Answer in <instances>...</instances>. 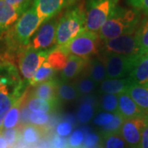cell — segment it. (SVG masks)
<instances>
[{
  "instance_id": "20",
  "label": "cell",
  "mask_w": 148,
  "mask_h": 148,
  "mask_svg": "<svg viewBox=\"0 0 148 148\" xmlns=\"http://www.w3.org/2000/svg\"><path fill=\"white\" fill-rule=\"evenodd\" d=\"M89 77L95 84L102 82L107 78L106 69L103 58L97 57L95 58H90L89 62Z\"/></svg>"
},
{
  "instance_id": "28",
  "label": "cell",
  "mask_w": 148,
  "mask_h": 148,
  "mask_svg": "<svg viewBox=\"0 0 148 148\" xmlns=\"http://www.w3.org/2000/svg\"><path fill=\"white\" fill-rule=\"evenodd\" d=\"M105 148H125L126 143L119 132L105 134Z\"/></svg>"
},
{
  "instance_id": "2",
  "label": "cell",
  "mask_w": 148,
  "mask_h": 148,
  "mask_svg": "<svg viewBox=\"0 0 148 148\" xmlns=\"http://www.w3.org/2000/svg\"><path fill=\"white\" fill-rule=\"evenodd\" d=\"M24 85L14 66L9 64L0 65V127L6 114L21 100Z\"/></svg>"
},
{
  "instance_id": "19",
  "label": "cell",
  "mask_w": 148,
  "mask_h": 148,
  "mask_svg": "<svg viewBox=\"0 0 148 148\" xmlns=\"http://www.w3.org/2000/svg\"><path fill=\"white\" fill-rule=\"evenodd\" d=\"M132 83L148 85V53L141 56L129 75Z\"/></svg>"
},
{
  "instance_id": "33",
  "label": "cell",
  "mask_w": 148,
  "mask_h": 148,
  "mask_svg": "<svg viewBox=\"0 0 148 148\" xmlns=\"http://www.w3.org/2000/svg\"><path fill=\"white\" fill-rule=\"evenodd\" d=\"M49 115L45 113H34L30 114L29 121L36 126H43L46 124L49 121Z\"/></svg>"
},
{
  "instance_id": "4",
  "label": "cell",
  "mask_w": 148,
  "mask_h": 148,
  "mask_svg": "<svg viewBox=\"0 0 148 148\" xmlns=\"http://www.w3.org/2000/svg\"><path fill=\"white\" fill-rule=\"evenodd\" d=\"M85 29V7L82 3L70 7L59 18L56 32L55 48L69 42Z\"/></svg>"
},
{
  "instance_id": "44",
  "label": "cell",
  "mask_w": 148,
  "mask_h": 148,
  "mask_svg": "<svg viewBox=\"0 0 148 148\" xmlns=\"http://www.w3.org/2000/svg\"><path fill=\"white\" fill-rule=\"evenodd\" d=\"M8 147V143L3 136H0V148H7Z\"/></svg>"
},
{
  "instance_id": "22",
  "label": "cell",
  "mask_w": 148,
  "mask_h": 148,
  "mask_svg": "<svg viewBox=\"0 0 148 148\" xmlns=\"http://www.w3.org/2000/svg\"><path fill=\"white\" fill-rule=\"evenodd\" d=\"M68 59L69 56L66 53L60 49L54 48L48 56L46 61L55 71H63L67 64Z\"/></svg>"
},
{
  "instance_id": "45",
  "label": "cell",
  "mask_w": 148,
  "mask_h": 148,
  "mask_svg": "<svg viewBox=\"0 0 148 148\" xmlns=\"http://www.w3.org/2000/svg\"><path fill=\"white\" fill-rule=\"evenodd\" d=\"M39 147L40 148H50L51 147V145L48 143L47 141H44L41 143H40L39 145Z\"/></svg>"
},
{
  "instance_id": "18",
  "label": "cell",
  "mask_w": 148,
  "mask_h": 148,
  "mask_svg": "<svg viewBox=\"0 0 148 148\" xmlns=\"http://www.w3.org/2000/svg\"><path fill=\"white\" fill-rule=\"evenodd\" d=\"M127 93L131 96L143 114L148 116V85H138L132 83Z\"/></svg>"
},
{
  "instance_id": "42",
  "label": "cell",
  "mask_w": 148,
  "mask_h": 148,
  "mask_svg": "<svg viewBox=\"0 0 148 148\" xmlns=\"http://www.w3.org/2000/svg\"><path fill=\"white\" fill-rule=\"evenodd\" d=\"M138 148H148V124L143 130L141 142Z\"/></svg>"
},
{
  "instance_id": "34",
  "label": "cell",
  "mask_w": 148,
  "mask_h": 148,
  "mask_svg": "<svg viewBox=\"0 0 148 148\" xmlns=\"http://www.w3.org/2000/svg\"><path fill=\"white\" fill-rule=\"evenodd\" d=\"M127 3L132 8H135L145 16H148V0H126Z\"/></svg>"
},
{
  "instance_id": "12",
  "label": "cell",
  "mask_w": 148,
  "mask_h": 148,
  "mask_svg": "<svg viewBox=\"0 0 148 148\" xmlns=\"http://www.w3.org/2000/svg\"><path fill=\"white\" fill-rule=\"evenodd\" d=\"M78 0H34L33 6L41 22L48 21L54 16L65 8L73 6Z\"/></svg>"
},
{
  "instance_id": "7",
  "label": "cell",
  "mask_w": 148,
  "mask_h": 148,
  "mask_svg": "<svg viewBox=\"0 0 148 148\" xmlns=\"http://www.w3.org/2000/svg\"><path fill=\"white\" fill-rule=\"evenodd\" d=\"M99 51L102 56L119 54L125 56L145 54L136 40L135 32L123 35L106 41L100 40Z\"/></svg>"
},
{
  "instance_id": "27",
  "label": "cell",
  "mask_w": 148,
  "mask_h": 148,
  "mask_svg": "<svg viewBox=\"0 0 148 148\" xmlns=\"http://www.w3.org/2000/svg\"><path fill=\"white\" fill-rule=\"evenodd\" d=\"M119 106V96L117 95L106 94L102 96L101 102V107L103 110L108 113H118Z\"/></svg>"
},
{
  "instance_id": "26",
  "label": "cell",
  "mask_w": 148,
  "mask_h": 148,
  "mask_svg": "<svg viewBox=\"0 0 148 148\" xmlns=\"http://www.w3.org/2000/svg\"><path fill=\"white\" fill-rule=\"evenodd\" d=\"M20 105H21V100L16 102L14 106L6 114L3 122V127H5L6 129L13 128L16 125L20 118V110H19Z\"/></svg>"
},
{
  "instance_id": "40",
  "label": "cell",
  "mask_w": 148,
  "mask_h": 148,
  "mask_svg": "<svg viewBox=\"0 0 148 148\" xmlns=\"http://www.w3.org/2000/svg\"><path fill=\"white\" fill-rule=\"evenodd\" d=\"M50 145H51L52 148H67L68 140L64 137L58 136L57 134V135L53 136Z\"/></svg>"
},
{
  "instance_id": "13",
  "label": "cell",
  "mask_w": 148,
  "mask_h": 148,
  "mask_svg": "<svg viewBox=\"0 0 148 148\" xmlns=\"http://www.w3.org/2000/svg\"><path fill=\"white\" fill-rule=\"evenodd\" d=\"M22 15L20 11L8 4L5 0H0V36L7 32Z\"/></svg>"
},
{
  "instance_id": "14",
  "label": "cell",
  "mask_w": 148,
  "mask_h": 148,
  "mask_svg": "<svg viewBox=\"0 0 148 148\" xmlns=\"http://www.w3.org/2000/svg\"><path fill=\"white\" fill-rule=\"evenodd\" d=\"M118 96V114H119L123 119H131L146 116L127 92L122 93Z\"/></svg>"
},
{
  "instance_id": "25",
  "label": "cell",
  "mask_w": 148,
  "mask_h": 148,
  "mask_svg": "<svg viewBox=\"0 0 148 148\" xmlns=\"http://www.w3.org/2000/svg\"><path fill=\"white\" fill-rule=\"evenodd\" d=\"M77 96V91L73 86L63 81L58 82V97L66 101L75 100Z\"/></svg>"
},
{
  "instance_id": "11",
  "label": "cell",
  "mask_w": 148,
  "mask_h": 148,
  "mask_svg": "<svg viewBox=\"0 0 148 148\" xmlns=\"http://www.w3.org/2000/svg\"><path fill=\"white\" fill-rule=\"evenodd\" d=\"M148 124V116L124 119L119 133L125 143L131 148H138L143 130Z\"/></svg>"
},
{
  "instance_id": "38",
  "label": "cell",
  "mask_w": 148,
  "mask_h": 148,
  "mask_svg": "<svg viewBox=\"0 0 148 148\" xmlns=\"http://www.w3.org/2000/svg\"><path fill=\"white\" fill-rule=\"evenodd\" d=\"M73 126L69 122H62L56 127V132L58 136L61 137H67L72 132Z\"/></svg>"
},
{
  "instance_id": "37",
  "label": "cell",
  "mask_w": 148,
  "mask_h": 148,
  "mask_svg": "<svg viewBox=\"0 0 148 148\" xmlns=\"http://www.w3.org/2000/svg\"><path fill=\"white\" fill-rule=\"evenodd\" d=\"M84 141V133L82 130H75L69 139V143L72 147H78Z\"/></svg>"
},
{
  "instance_id": "15",
  "label": "cell",
  "mask_w": 148,
  "mask_h": 148,
  "mask_svg": "<svg viewBox=\"0 0 148 148\" xmlns=\"http://www.w3.org/2000/svg\"><path fill=\"white\" fill-rule=\"evenodd\" d=\"M90 59L80 58L77 56H69L67 64L61 73V81L68 82L77 77L88 64Z\"/></svg>"
},
{
  "instance_id": "16",
  "label": "cell",
  "mask_w": 148,
  "mask_h": 148,
  "mask_svg": "<svg viewBox=\"0 0 148 148\" xmlns=\"http://www.w3.org/2000/svg\"><path fill=\"white\" fill-rule=\"evenodd\" d=\"M132 84V81L129 77L123 78H106L101 82L100 90L106 94L119 95L127 92Z\"/></svg>"
},
{
  "instance_id": "23",
  "label": "cell",
  "mask_w": 148,
  "mask_h": 148,
  "mask_svg": "<svg viewBox=\"0 0 148 148\" xmlns=\"http://www.w3.org/2000/svg\"><path fill=\"white\" fill-rule=\"evenodd\" d=\"M54 73H55V70L49 64L47 61H45L41 65V67L37 70L36 75L30 82V85L32 86H35L41 84L45 82H47L49 80L52 79Z\"/></svg>"
},
{
  "instance_id": "36",
  "label": "cell",
  "mask_w": 148,
  "mask_h": 148,
  "mask_svg": "<svg viewBox=\"0 0 148 148\" xmlns=\"http://www.w3.org/2000/svg\"><path fill=\"white\" fill-rule=\"evenodd\" d=\"M114 114H112L108 113V112L101 113L94 119V123L96 124L97 126L105 127V126H107L108 124L110 123L113 120V119H114Z\"/></svg>"
},
{
  "instance_id": "17",
  "label": "cell",
  "mask_w": 148,
  "mask_h": 148,
  "mask_svg": "<svg viewBox=\"0 0 148 148\" xmlns=\"http://www.w3.org/2000/svg\"><path fill=\"white\" fill-rule=\"evenodd\" d=\"M58 81L52 78L38 85L34 91L33 96L49 102L58 103Z\"/></svg>"
},
{
  "instance_id": "21",
  "label": "cell",
  "mask_w": 148,
  "mask_h": 148,
  "mask_svg": "<svg viewBox=\"0 0 148 148\" xmlns=\"http://www.w3.org/2000/svg\"><path fill=\"white\" fill-rule=\"evenodd\" d=\"M135 37L143 53H148V16L141 19L135 32Z\"/></svg>"
},
{
  "instance_id": "9",
  "label": "cell",
  "mask_w": 148,
  "mask_h": 148,
  "mask_svg": "<svg viewBox=\"0 0 148 148\" xmlns=\"http://www.w3.org/2000/svg\"><path fill=\"white\" fill-rule=\"evenodd\" d=\"M53 49L36 50L30 46L26 48L19 60V69L23 77L30 82L36 73L37 70L47 60L48 56Z\"/></svg>"
},
{
  "instance_id": "46",
  "label": "cell",
  "mask_w": 148,
  "mask_h": 148,
  "mask_svg": "<svg viewBox=\"0 0 148 148\" xmlns=\"http://www.w3.org/2000/svg\"><path fill=\"white\" fill-rule=\"evenodd\" d=\"M2 129H3V127H0V132H2Z\"/></svg>"
},
{
  "instance_id": "43",
  "label": "cell",
  "mask_w": 148,
  "mask_h": 148,
  "mask_svg": "<svg viewBox=\"0 0 148 148\" xmlns=\"http://www.w3.org/2000/svg\"><path fill=\"white\" fill-rule=\"evenodd\" d=\"M29 110L28 108H24L22 110V112H21V120L23 122H27L29 121V117H30V114L29 113Z\"/></svg>"
},
{
  "instance_id": "30",
  "label": "cell",
  "mask_w": 148,
  "mask_h": 148,
  "mask_svg": "<svg viewBox=\"0 0 148 148\" xmlns=\"http://www.w3.org/2000/svg\"><path fill=\"white\" fill-rule=\"evenodd\" d=\"M93 113V106L90 103L84 102L80 106L77 111V120L82 123H86L91 119Z\"/></svg>"
},
{
  "instance_id": "1",
  "label": "cell",
  "mask_w": 148,
  "mask_h": 148,
  "mask_svg": "<svg viewBox=\"0 0 148 148\" xmlns=\"http://www.w3.org/2000/svg\"><path fill=\"white\" fill-rule=\"evenodd\" d=\"M142 13L135 8L117 6L98 32L101 41H106L136 32Z\"/></svg>"
},
{
  "instance_id": "24",
  "label": "cell",
  "mask_w": 148,
  "mask_h": 148,
  "mask_svg": "<svg viewBox=\"0 0 148 148\" xmlns=\"http://www.w3.org/2000/svg\"><path fill=\"white\" fill-rule=\"evenodd\" d=\"M58 103H53L42 100L40 98H32L27 103V108L31 112L34 113H45L52 111L57 106Z\"/></svg>"
},
{
  "instance_id": "5",
  "label": "cell",
  "mask_w": 148,
  "mask_h": 148,
  "mask_svg": "<svg viewBox=\"0 0 148 148\" xmlns=\"http://www.w3.org/2000/svg\"><path fill=\"white\" fill-rule=\"evenodd\" d=\"M119 0H86V30L98 34L102 26L116 8Z\"/></svg>"
},
{
  "instance_id": "31",
  "label": "cell",
  "mask_w": 148,
  "mask_h": 148,
  "mask_svg": "<svg viewBox=\"0 0 148 148\" xmlns=\"http://www.w3.org/2000/svg\"><path fill=\"white\" fill-rule=\"evenodd\" d=\"M22 137L26 143H36L40 139V132L36 127L32 126V125H28L24 128L23 132H22Z\"/></svg>"
},
{
  "instance_id": "39",
  "label": "cell",
  "mask_w": 148,
  "mask_h": 148,
  "mask_svg": "<svg viewBox=\"0 0 148 148\" xmlns=\"http://www.w3.org/2000/svg\"><path fill=\"white\" fill-rule=\"evenodd\" d=\"M99 142V137L95 133L90 132L86 134V138L84 139V147L86 148H92L96 147Z\"/></svg>"
},
{
  "instance_id": "29",
  "label": "cell",
  "mask_w": 148,
  "mask_h": 148,
  "mask_svg": "<svg viewBox=\"0 0 148 148\" xmlns=\"http://www.w3.org/2000/svg\"><path fill=\"white\" fill-rule=\"evenodd\" d=\"M95 88V83L89 77H84L77 82L76 85V90L81 95L90 94Z\"/></svg>"
},
{
  "instance_id": "8",
  "label": "cell",
  "mask_w": 148,
  "mask_h": 148,
  "mask_svg": "<svg viewBox=\"0 0 148 148\" xmlns=\"http://www.w3.org/2000/svg\"><path fill=\"white\" fill-rule=\"evenodd\" d=\"M142 55L125 56L110 54L102 56L106 65L107 78H123L129 77Z\"/></svg>"
},
{
  "instance_id": "3",
  "label": "cell",
  "mask_w": 148,
  "mask_h": 148,
  "mask_svg": "<svg viewBox=\"0 0 148 148\" xmlns=\"http://www.w3.org/2000/svg\"><path fill=\"white\" fill-rule=\"evenodd\" d=\"M41 24L42 22L32 5L7 32V40L9 45L13 48H27L32 36Z\"/></svg>"
},
{
  "instance_id": "35",
  "label": "cell",
  "mask_w": 148,
  "mask_h": 148,
  "mask_svg": "<svg viewBox=\"0 0 148 148\" xmlns=\"http://www.w3.org/2000/svg\"><path fill=\"white\" fill-rule=\"evenodd\" d=\"M5 1L8 4L13 6L16 9H18L22 14L33 5V2H34V0H5Z\"/></svg>"
},
{
  "instance_id": "6",
  "label": "cell",
  "mask_w": 148,
  "mask_h": 148,
  "mask_svg": "<svg viewBox=\"0 0 148 148\" xmlns=\"http://www.w3.org/2000/svg\"><path fill=\"white\" fill-rule=\"evenodd\" d=\"M56 48L60 49L69 57L73 55L90 59L91 56L100 52V39L98 34L88 32L85 29L69 42Z\"/></svg>"
},
{
  "instance_id": "41",
  "label": "cell",
  "mask_w": 148,
  "mask_h": 148,
  "mask_svg": "<svg viewBox=\"0 0 148 148\" xmlns=\"http://www.w3.org/2000/svg\"><path fill=\"white\" fill-rule=\"evenodd\" d=\"M8 145H13L16 140V131L14 128H8L3 132V136Z\"/></svg>"
},
{
  "instance_id": "32",
  "label": "cell",
  "mask_w": 148,
  "mask_h": 148,
  "mask_svg": "<svg viewBox=\"0 0 148 148\" xmlns=\"http://www.w3.org/2000/svg\"><path fill=\"white\" fill-rule=\"evenodd\" d=\"M123 121H124V119H123V117L119 114H118V113L114 114V116L112 122L110 124H108L107 126L103 127V130L106 133L119 132Z\"/></svg>"
},
{
  "instance_id": "10",
  "label": "cell",
  "mask_w": 148,
  "mask_h": 148,
  "mask_svg": "<svg viewBox=\"0 0 148 148\" xmlns=\"http://www.w3.org/2000/svg\"><path fill=\"white\" fill-rule=\"evenodd\" d=\"M60 16L43 22L32 36L29 46L36 50H49L55 48L56 32Z\"/></svg>"
}]
</instances>
